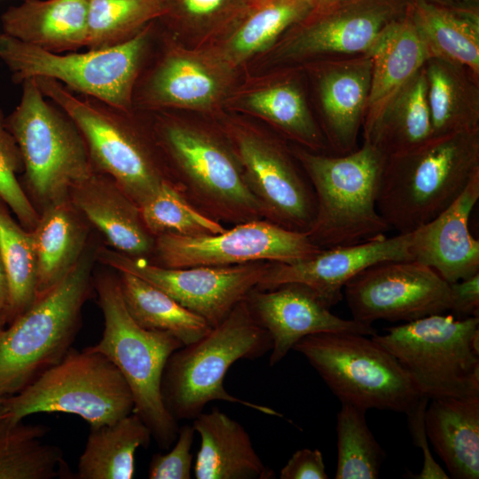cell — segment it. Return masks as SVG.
Listing matches in <instances>:
<instances>
[{"instance_id": "1", "label": "cell", "mask_w": 479, "mask_h": 479, "mask_svg": "<svg viewBox=\"0 0 479 479\" xmlns=\"http://www.w3.org/2000/svg\"><path fill=\"white\" fill-rule=\"evenodd\" d=\"M479 172V130L433 136L385 158L377 208L390 229L409 233L434 219Z\"/></svg>"}, {"instance_id": "2", "label": "cell", "mask_w": 479, "mask_h": 479, "mask_svg": "<svg viewBox=\"0 0 479 479\" xmlns=\"http://www.w3.org/2000/svg\"><path fill=\"white\" fill-rule=\"evenodd\" d=\"M153 137L171 165L170 181L202 214L233 225L264 219L224 133L164 114Z\"/></svg>"}, {"instance_id": "3", "label": "cell", "mask_w": 479, "mask_h": 479, "mask_svg": "<svg viewBox=\"0 0 479 479\" xmlns=\"http://www.w3.org/2000/svg\"><path fill=\"white\" fill-rule=\"evenodd\" d=\"M314 192L316 213L306 232L322 249L386 237L390 230L377 208L385 156L373 145L326 155L301 145L292 149Z\"/></svg>"}, {"instance_id": "4", "label": "cell", "mask_w": 479, "mask_h": 479, "mask_svg": "<svg viewBox=\"0 0 479 479\" xmlns=\"http://www.w3.org/2000/svg\"><path fill=\"white\" fill-rule=\"evenodd\" d=\"M271 347L270 334L243 299L205 335L170 355L161 384L167 410L177 421L192 420L202 412L208 403L226 401L282 417L268 406L231 395L224 387V379L232 364L259 357Z\"/></svg>"}, {"instance_id": "5", "label": "cell", "mask_w": 479, "mask_h": 479, "mask_svg": "<svg viewBox=\"0 0 479 479\" xmlns=\"http://www.w3.org/2000/svg\"><path fill=\"white\" fill-rule=\"evenodd\" d=\"M93 255L85 249L55 286L0 333V397L12 396L72 349L91 286Z\"/></svg>"}, {"instance_id": "6", "label": "cell", "mask_w": 479, "mask_h": 479, "mask_svg": "<svg viewBox=\"0 0 479 479\" xmlns=\"http://www.w3.org/2000/svg\"><path fill=\"white\" fill-rule=\"evenodd\" d=\"M104 330L99 342L90 348L110 359L129 385L136 412L150 428L162 449L176 441L178 422L167 410L161 384L166 363L183 343L175 336L145 329L130 314L118 277L101 274L95 280Z\"/></svg>"}, {"instance_id": "7", "label": "cell", "mask_w": 479, "mask_h": 479, "mask_svg": "<svg viewBox=\"0 0 479 479\" xmlns=\"http://www.w3.org/2000/svg\"><path fill=\"white\" fill-rule=\"evenodd\" d=\"M371 337L397 360L420 396H479V317L431 314Z\"/></svg>"}, {"instance_id": "8", "label": "cell", "mask_w": 479, "mask_h": 479, "mask_svg": "<svg viewBox=\"0 0 479 479\" xmlns=\"http://www.w3.org/2000/svg\"><path fill=\"white\" fill-rule=\"evenodd\" d=\"M153 22L131 38L85 52L56 53L0 34V59L15 83L53 79L70 90L124 112H133V94L151 43Z\"/></svg>"}, {"instance_id": "9", "label": "cell", "mask_w": 479, "mask_h": 479, "mask_svg": "<svg viewBox=\"0 0 479 479\" xmlns=\"http://www.w3.org/2000/svg\"><path fill=\"white\" fill-rule=\"evenodd\" d=\"M46 98L80 130L96 170L109 176L138 206L169 180L151 142L124 112L76 94L47 77H33Z\"/></svg>"}, {"instance_id": "10", "label": "cell", "mask_w": 479, "mask_h": 479, "mask_svg": "<svg viewBox=\"0 0 479 479\" xmlns=\"http://www.w3.org/2000/svg\"><path fill=\"white\" fill-rule=\"evenodd\" d=\"M341 403L408 414L420 394L397 360L372 337L329 332L308 335L293 348Z\"/></svg>"}, {"instance_id": "11", "label": "cell", "mask_w": 479, "mask_h": 479, "mask_svg": "<svg viewBox=\"0 0 479 479\" xmlns=\"http://www.w3.org/2000/svg\"><path fill=\"white\" fill-rule=\"evenodd\" d=\"M21 86L20 100L6 124L21 153L27 186L46 206L67 197L95 168L74 121L44 96L35 78Z\"/></svg>"}, {"instance_id": "12", "label": "cell", "mask_w": 479, "mask_h": 479, "mask_svg": "<svg viewBox=\"0 0 479 479\" xmlns=\"http://www.w3.org/2000/svg\"><path fill=\"white\" fill-rule=\"evenodd\" d=\"M134 411L125 379L105 355L71 349L20 392L4 398L3 418L16 421L40 412L79 416L90 427L111 424Z\"/></svg>"}, {"instance_id": "13", "label": "cell", "mask_w": 479, "mask_h": 479, "mask_svg": "<svg viewBox=\"0 0 479 479\" xmlns=\"http://www.w3.org/2000/svg\"><path fill=\"white\" fill-rule=\"evenodd\" d=\"M222 132L232 147L264 219L307 232L316 213L311 185L296 158L280 140L240 122L224 123Z\"/></svg>"}, {"instance_id": "14", "label": "cell", "mask_w": 479, "mask_h": 479, "mask_svg": "<svg viewBox=\"0 0 479 479\" xmlns=\"http://www.w3.org/2000/svg\"><path fill=\"white\" fill-rule=\"evenodd\" d=\"M321 250L306 232L256 219L213 235H160L155 237L153 254L159 261L156 264L184 268L256 262L291 263L312 257Z\"/></svg>"}, {"instance_id": "15", "label": "cell", "mask_w": 479, "mask_h": 479, "mask_svg": "<svg viewBox=\"0 0 479 479\" xmlns=\"http://www.w3.org/2000/svg\"><path fill=\"white\" fill-rule=\"evenodd\" d=\"M96 257L118 271L133 274L152 284L211 326L220 323L259 285L271 265V262H256L232 266L169 268L106 247L96 251Z\"/></svg>"}, {"instance_id": "16", "label": "cell", "mask_w": 479, "mask_h": 479, "mask_svg": "<svg viewBox=\"0 0 479 479\" xmlns=\"http://www.w3.org/2000/svg\"><path fill=\"white\" fill-rule=\"evenodd\" d=\"M343 297L357 322H410L450 310V284L414 260L372 264L347 282Z\"/></svg>"}, {"instance_id": "17", "label": "cell", "mask_w": 479, "mask_h": 479, "mask_svg": "<svg viewBox=\"0 0 479 479\" xmlns=\"http://www.w3.org/2000/svg\"><path fill=\"white\" fill-rule=\"evenodd\" d=\"M398 11L396 0H342L313 9L286 33L275 59L366 54Z\"/></svg>"}, {"instance_id": "18", "label": "cell", "mask_w": 479, "mask_h": 479, "mask_svg": "<svg viewBox=\"0 0 479 479\" xmlns=\"http://www.w3.org/2000/svg\"><path fill=\"white\" fill-rule=\"evenodd\" d=\"M233 71L211 50L189 51L169 43L141 90L134 92L133 108L212 110L225 98Z\"/></svg>"}, {"instance_id": "19", "label": "cell", "mask_w": 479, "mask_h": 479, "mask_svg": "<svg viewBox=\"0 0 479 479\" xmlns=\"http://www.w3.org/2000/svg\"><path fill=\"white\" fill-rule=\"evenodd\" d=\"M410 241V232L397 233L352 246L322 249L314 256L295 263H271L256 287L272 289L299 283L311 289L331 308L342 299L347 282L366 267L384 261L412 260Z\"/></svg>"}, {"instance_id": "20", "label": "cell", "mask_w": 479, "mask_h": 479, "mask_svg": "<svg viewBox=\"0 0 479 479\" xmlns=\"http://www.w3.org/2000/svg\"><path fill=\"white\" fill-rule=\"evenodd\" d=\"M246 300L258 323L271 338V366L280 362L308 335L329 332L367 336L377 334L372 326L334 315L311 289L299 283L284 284L272 289L255 287Z\"/></svg>"}, {"instance_id": "21", "label": "cell", "mask_w": 479, "mask_h": 479, "mask_svg": "<svg viewBox=\"0 0 479 479\" xmlns=\"http://www.w3.org/2000/svg\"><path fill=\"white\" fill-rule=\"evenodd\" d=\"M478 199L479 172L446 209L410 232L412 259L433 269L449 284L479 272V241L469 230Z\"/></svg>"}, {"instance_id": "22", "label": "cell", "mask_w": 479, "mask_h": 479, "mask_svg": "<svg viewBox=\"0 0 479 479\" xmlns=\"http://www.w3.org/2000/svg\"><path fill=\"white\" fill-rule=\"evenodd\" d=\"M68 198L113 249L143 258L153 253L155 238L146 228L139 206L109 176L95 169L70 189Z\"/></svg>"}, {"instance_id": "23", "label": "cell", "mask_w": 479, "mask_h": 479, "mask_svg": "<svg viewBox=\"0 0 479 479\" xmlns=\"http://www.w3.org/2000/svg\"><path fill=\"white\" fill-rule=\"evenodd\" d=\"M318 90L326 127V142L347 154L357 147L369 95L372 60L368 54L341 59L321 67Z\"/></svg>"}, {"instance_id": "24", "label": "cell", "mask_w": 479, "mask_h": 479, "mask_svg": "<svg viewBox=\"0 0 479 479\" xmlns=\"http://www.w3.org/2000/svg\"><path fill=\"white\" fill-rule=\"evenodd\" d=\"M192 427L200 436L193 467L197 479H271L244 427L217 408L201 412Z\"/></svg>"}, {"instance_id": "25", "label": "cell", "mask_w": 479, "mask_h": 479, "mask_svg": "<svg viewBox=\"0 0 479 479\" xmlns=\"http://www.w3.org/2000/svg\"><path fill=\"white\" fill-rule=\"evenodd\" d=\"M88 12L89 0H24L3 13V33L48 51H75L87 47Z\"/></svg>"}, {"instance_id": "26", "label": "cell", "mask_w": 479, "mask_h": 479, "mask_svg": "<svg viewBox=\"0 0 479 479\" xmlns=\"http://www.w3.org/2000/svg\"><path fill=\"white\" fill-rule=\"evenodd\" d=\"M366 54L372 60V75L364 129L430 58L408 8L403 17L393 20L381 31Z\"/></svg>"}, {"instance_id": "27", "label": "cell", "mask_w": 479, "mask_h": 479, "mask_svg": "<svg viewBox=\"0 0 479 479\" xmlns=\"http://www.w3.org/2000/svg\"><path fill=\"white\" fill-rule=\"evenodd\" d=\"M425 430L450 477H479V396L430 399Z\"/></svg>"}, {"instance_id": "28", "label": "cell", "mask_w": 479, "mask_h": 479, "mask_svg": "<svg viewBox=\"0 0 479 479\" xmlns=\"http://www.w3.org/2000/svg\"><path fill=\"white\" fill-rule=\"evenodd\" d=\"M313 9L312 0H250L211 51L235 69L271 48Z\"/></svg>"}, {"instance_id": "29", "label": "cell", "mask_w": 479, "mask_h": 479, "mask_svg": "<svg viewBox=\"0 0 479 479\" xmlns=\"http://www.w3.org/2000/svg\"><path fill=\"white\" fill-rule=\"evenodd\" d=\"M85 221L68 196L44 206L30 231L37 264L35 298L64 278L84 252Z\"/></svg>"}, {"instance_id": "30", "label": "cell", "mask_w": 479, "mask_h": 479, "mask_svg": "<svg viewBox=\"0 0 479 479\" xmlns=\"http://www.w3.org/2000/svg\"><path fill=\"white\" fill-rule=\"evenodd\" d=\"M427 90L423 67L387 101L374 121L364 129V141L388 157L409 151L431 138L433 127Z\"/></svg>"}, {"instance_id": "31", "label": "cell", "mask_w": 479, "mask_h": 479, "mask_svg": "<svg viewBox=\"0 0 479 479\" xmlns=\"http://www.w3.org/2000/svg\"><path fill=\"white\" fill-rule=\"evenodd\" d=\"M408 9L430 58L463 66L479 76V16L475 8L413 0Z\"/></svg>"}, {"instance_id": "32", "label": "cell", "mask_w": 479, "mask_h": 479, "mask_svg": "<svg viewBox=\"0 0 479 479\" xmlns=\"http://www.w3.org/2000/svg\"><path fill=\"white\" fill-rule=\"evenodd\" d=\"M424 70L433 136L479 130V76L439 58H429Z\"/></svg>"}, {"instance_id": "33", "label": "cell", "mask_w": 479, "mask_h": 479, "mask_svg": "<svg viewBox=\"0 0 479 479\" xmlns=\"http://www.w3.org/2000/svg\"><path fill=\"white\" fill-rule=\"evenodd\" d=\"M151 437L150 428L134 412L114 423L90 427L75 478H133L136 452L148 447Z\"/></svg>"}, {"instance_id": "34", "label": "cell", "mask_w": 479, "mask_h": 479, "mask_svg": "<svg viewBox=\"0 0 479 479\" xmlns=\"http://www.w3.org/2000/svg\"><path fill=\"white\" fill-rule=\"evenodd\" d=\"M238 105L308 150L319 153L327 146L324 133L294 82L279 81L251 90L239 98Z\"/></svg>"}, {"instance_id": "35", "label": "cell", "mask_w": 479, "mask_h": 479, "mask_svg": "<svg viewBox=\"0 0 479 479\" xmlns=\"http://www.w3.org/2000/svg\"><path fill=\"white\" fill-rule=\"evenodd\" d=\"M47 428L0 420V479L72 478L60 448L43 442Z\"/></svg>"}, {"instance_id": "36", "label": "cell", "mask_w": 479, "mask_h": 479, "mask_svg": "<svg viewBox=\"0 0 479 479\" xmlns=\"http://www.w3.org/2000/svg\"><path fill=\"white\" fill-rule=\"evenodd\" d=\"M118 279L130 314L144 328L168 333L186 345L212 327L203 318L145 280L124 271H119Z\"/></svg>"}, {"instance_id": "37", "label": "cell", "mask_w": 479, "mask_h": 479, "mask_svg": "<svg viewBox=\"0 0 479 479\" xmlns=\"http://www.w3.org/2000/svg\"><path fill=\"white\" fill-rule=\"evenodd\" d=\"M0 256L9 290L7 323L27 310L36 296L37 264L31 232L18 224L0 199Z\"/></svg>"}, {"instance_id": "38", "label": "cell", "mask_w": 479, "mask_h": 479, "mask_svg": "<svg viewBox=\"0 0 479 479\" xmlns=\"http://www.w3.org/2000/svg\"><path fill=\"white\" fill-rule=\"evenodd\" d=\"M168 0H89L88 43L90 50L121 43L161 19Z\"/></svg>"}, {"instance_id": "39", "label": "cell", "mask_w": 479, "mask_h": 479, "mask_svg": "<svg viewBox=\"0 0 479 479\" xmlns=\"http://www.w3.org/2000/svg\"><path fill=\"white\" fill-rule=\"evenodd\" d=\"M337 413L335 479H377L385 452L369 429L366 411L341 403Z\"/></svg>"}, {"instance_id": "40", "label": "cell", "mask_w": 479, "mask_h": 479, "mask_svg": "<svg viewBox=\"0 0 479 479\" xmlns=\"http://www.w3.org/2000/svg\"><path fill=\"white\" fill-rule=\"evenodd\" d=\"M139 208L146 228L154 238L164 234L200 237L226 229L193 207L169 180L163 182Z\"/></svg>"}, {"instance_id": "41", "label": "cell", "mask_w": 479, "mask_h": 479, "mask_svg": "<svg viewBox=\"0 0 479 479\" xmlns=\"http://www.w3.org/2000/svg\"><path fill=\"white\" fill-rule=\"evenodd\" d=\"M250 0H168L165 15L172 27L194 35L223 34Z\"/></svg>"}, {"instance_id": "42", "label": "cell", "mask_w": 479, "mask_h": 479, "mask_svg": "<svg viewBox=\"0 0 479 479\" xmlns=\"http://www.w3.org/2000/svg\"><path fill=\"white\" fill-rule=\"evenodd\" d=\"M23 170L20 148L0 109V199L12 211L20 224L31 231L39 215L18 179V174Z\"/></svg>"}, {"instance_id": "43", "label": "cell", "mask_w": 479, "mask_h": 479, "mask_svg": "<svg viewBox=\"0 0 479 479\" xmlns=\"http://www.w3.org/2000/svg\"><path fill=\"white\" fill-rule=\"evenodd\" d=\"M195 430L192 425L179 428L173 448L165 454L153 456L149 469L150 479H190L192 463V446Z\"/></svg>"}, {"instance_id": "44", "label": "cell", "mask_w": 479, "mask_h": 479, "mask_svg": "<svg viewBox=\"0 0 479 479\" xmlns=\"http://www.w3.org/2000/svg\"><path fill=\"white\" fill-rule=\"evenodd\" d=\"M429 399L421 396L417 405L406 414L408 418V427L413 443L421 449L423 454V466L421 470L413 475L416 479H448L450 476L435 461L429 449L428 436L425 430V411Z\"/></svg>"}, {"instance_id": "45", "label": "cell", "mask_w": 479, "mask_h": 479, "mask_svg": "<svg viewBox=\"0 0 479 479\" xmlns=\"http://www.w3.org/2000/svg\"><path fill=\"white\" fill-rule=\"evenodd\" d=\"M281 479H327L322 453L318 449L296 451L280 469Z\"/></svg>"}, {"instance_id": "46", "label": "cell", "mask_w": 479, "mask_h": 479, "mask_svg": "<svg viewBox=\"0 0 479 479\" xmlns=\"http://www.w3.org/2000/svg\"><path fill=\"white\" fill-rule=\"evenodd\" d=\"M450 310L456 318L479 317V272L450 284Z\"/></svg>"}, {"instance_id": "47", "label": "cell", "mask_w": 479, "mask_h": 479, "mask_svg": "<svg viewBox=\"0 0 479 479\" xmlns=\"http://www.w3.org/2000/svg\"><path fill=\"white\" fill-rule=\"evenodd\" d=\"M9 290L5 271L0 256V316L5 324L8 320Z\"/></svg>"}, {"instance_id": "48", "label": "cell", "mask_w": 479, "mask_h": 479, "mask_svg": "<svg viewBox=\"0 0 479 479\" xmlns=\"http://www.w3.org/2000/svg\"><path fill=\"white\" fill-rule=\"evenodd\" d=\"M426 1L441 4V5H445V6L475 8V7L470 6V3H475V1L477 0H426Z\"/></svg>"}, {"instance_id": "49", "label": "cell", "mask_w": 479, "mask_h": 479, "mask_svg": "<svg viewBox=\"0 0 479 479\" xmlns=\"http://www.w3.org/2000/svg\"><path fill=\"white\" fill-rule=\"evenodd\" d=\"M342 0H312L314 4V9L325 7L334 3L340 2Z\"/></svg>"}, {"instance_id": "50", "label": "cell", "mask_w": 479, "mask_h": 479, "mask_svg": "<svg viewBox=\"0 0 479 479\" xmlns=\"http://www.w3.org/2000/svg\"><path fill=\"white\" fill-rule=\"evenodd\" d=\"M4 398V397H0V420L3 418Z\"/></svg>"}, {"instance_id": "51", "label": "cell", "mask_w": 479, "mask_h": 479, "mask_svg": "<svg viewBox=\"0 0 479 479\" xmlns=\"http://www.w3.org/2000/svg\"><path fill=\"white\" fill-rule=\"evenodd\" d=\"M5 325V322L4 318L0 316V333L4 329V326Z\"/></svg>"}]
</instances>
